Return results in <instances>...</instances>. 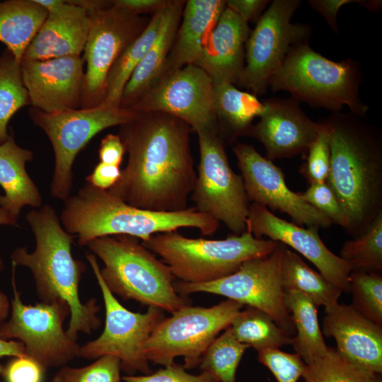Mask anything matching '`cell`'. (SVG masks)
<instances>
[{
  "mask_svg": "<svg viewBox=\"0 0 382 382\" xmlns=\"http://www.w3.org/2000/svg\"><path fill=\"white\" fill-rule=\"evenodd\" d=\"M240 342L257 352L291 345L293 337L281 328L267 313L248 307L241 310L229 326Z\"/></svg>",
  "mask_w": 382,
  "mask_h": 382,
  "instance_id": "32",
  "label": "cell"
},
{
  "mask_svg": "<svg viewBox=\"0 0 382 382\" xmlns=\"http://www.w3.org/2000/svg\"><path fill=\"white\" fill-rule=\"evenodd\" d=\"M121 370L117 357L105 355L83 367L62 366L51 382H121Z\"/></svg>",
  "mask_w": 382,
  "mask_h": 382,
  "instance_id": "38",
  "label": "cell"
},
{
  "mask_svg": "<svg viewBox=\"0 0 382 382\" xmlns=\"http://www.w3.org/2000/svg\"><path fill=\"white\" fill-rule=\"evenodd\" d=\"M25 354L22 342L14 340H6L0 338V358L4 357H19ZM4 371V366L0 364V375Z\"/></svg>",
  "mask_w": 382,
  "mask_h": 382,
  "instance_id": "49",
  "label": "cell"
},
{
  "mask_svg": "<svg viewBox=\"0 0 382 382\" xmlns=\"http://www.w3.org/2000/svg\"><path fill=\"white\" fill-rule=\"evenodd\" d=\"M46 369L26 354L14 357L5 366V382H43Z\"/></svg>",
  "mask_w": 382,
  "mask_h": 382,
  "instance_id": "43",
  "label": "cell"
},
{
  "mask_svg": "<svg viewBox=\"0 0 382 382\" xmlns=\"http://www.w3.org/2000/svg\"><path fill=\"white\" fill-rule=\"evenodd\" d=\"M226 8L224 0H189L167 58L164 73L195 64L204 45Z\"/></svg>",
  "mask_w": 382,
  "mask_h": 382,
  "instance_id": "24",
  "label": "cell"
},
{
  "mask_svg": "<svg viewBox=\"0 0 382 382\" xmlns=\"http://www.w3.org/2000/svg\"><path fill=\"white\" fill-rule=\"evenodd\" d=\"M185 1H168L160 32L126 83L120 107L131 109L162 75L180 25Z\"/></svg>",
  "mask_w": 382,
  "mask_h": 382,
  "instance_id": "25",
  "label": "cell"
},
{
  "mask_svg": "<svg viewBox=\"0 0 382 382\" xmlns=\"http://www.w3.org/2000/svg\"><path fill=\"white\" fill-rule=\"evenodd\" d=\"M120 175V166L100 162L87 176L86 180L97 188L109 190L117 182Z\"/></svg>",
  "mask_w": 382,
  "mask_h": 382,
  "instance_id": "45",
  "label": "cell"
},
{
  "mask_svg": "<svg viewBox=\"0 0 382 382\" xmlns=\"http://www.w3.org/2000/svg\"><path fill=\"white\" fill-rule=\"evenodd\" d=\"M60 220L64 230L78 238L80 245H86L97 238L116 235L145 241L155 233L183 227L195 228L202 235L211 236L219 227V221L195 207L175 212L142 209L89 183L64 200Z\"/></svg>",
  "mask_w": 382,
  "mask_h": 382,
  "instance_id": "4",
  "label": "cell"
},
{
  "mask_svg": "<svg viewBox=\"0 0 382 382\" xmlns=\"http://www.w3.org/2000/svg\"><path fill=\"white\" fill-rule=\"evenodd\" d=\"M363 81L359 64L347 59H329L314 51L308 42L293 46L269 86L274 91H285L300 102L314 108L340 112L347 106L349 112L366 118L369 105L360 97Z\"/></svg>",
  "mask_w": 382,
  "mask_h": 382,
  "instance_id": "6",
  "label": "cell"
},
{
  "mask_svg": "<svg viewBox=\"0 0 382 382\" xmlns=\"http://www.w3.org/2000/svg\"><path fill=\"white\" fill-rule=\"evenodd\" d=\"M364 119L333 112L321 120L330 148L326 183L346 215L345 231L354 238L382 213V133Z\"/></svg>",
  "mask_w": 382,
  "mask_h": 382,
  "instance_id": "2",
  "label": "cell"
},
{
  "mask_svg": "<svg viewBox=\"0 0 382 382\" xmlns=\"http://www.w3.org/2000/svg\"><path fill=\"white\" fill-rule=\"evenodd\" d=\"M323 332L333 337L336 350L347 359L376 374L382 372V326L338 302L325 308Z\"/></svg>",
  "mask_w": 382,
  "mask_h": 382,
  "instance_id": "21",
  "label": "cell"
},
{
  "mask_svg": "<svg viewBox=\"0 0 382 382\" xmlns=\"http://www.w3.org/2000/svg\"><path fill=\"white\" fill-rule=\"evenodd\" d=\"M135 112L132 119L120 125L128 161L117 182L108 190L142 209H187L197 179L190 127L164 112Z\"/></svg>",
  "mask_w": 382,
  "mask_h": 382,
  "instance_id": "1",
  "label": "cell"
},
{
  "mask_svg": "<svg viewBox=\"0 0 382 382\" xmlns=\"http://www.w3.org/2000/svg\"><path fill=\"white\" fill-rule=\"evenodd\" d=\"M127 235L95 238L86 246L103 262L100 275L109 290L125 300H134L173 313L190 305L175 289L169 267L151 251Z\"/></svg>",
  "mask_w": 382,
  "mask_h": 382,
  "instance_id": "5",
  "label": "cell"
},
{
  "mask_svg": "<svg viewBox=\"0 0 382 382\" xmlns=\"http://www.w3.org/2000/svg\"><path fill=\"white\" fill-rule=\"evenodd\" d=\"M166 4L154 13L144 30L122 51L111 67L106 81L105 97L102 104L120 107L126 83L160 32Z\"/></svg>",
  "mask_w": 382,
  "mask_h": 382,
  "instance_id": "29",
  "label": "cell"
},
{
  "mask_svg": "<svg viewBox=\"0 0 382 382\" xmlns=\"http://www.w3.org/2000/svg\"><path fill=\"white\" fill-rule=\"evenodd\" d=\"M125 153V148L119 134L106 135L98 149L100 162L117 166L121 164Z\"/></svg>",
  "mask_w": 382,
  "mask_h": 382,
  "instance_id": "44",
  "label": "cell"
},
{
  "mask_svg": "<svg viewBox=\"0 0 382 382\" xmlns=\"http://www.w3.org/2000/svg\"><path fill=\"white\" fill-rule=\"evenodd\" d=\"M314 227L303 228L286 221L272 213L267 207L257 203L249 207L246 231L255 238L262 236L288 245L311 262L329 282L349 293V278L352 269L340 256L324 244Z\"/></svg>",
  "mask_w": 382,
  "mask_h": 382,
  "instance_id": "18",
  "label": "cell"
},
{
  "mask_svg": "<svg viewBox=\"0 0 382 382\" xmlns=\"http://www.w3.org/2000/svg\"><path fill=\"white\" fill-rule=\"evenodd\" d=\"M112 2V1H111ZM89 31L84 47L86 62L81 108L103 103L109 71L122 52L144 30L147 23L136 13L110 6L86 12Z\"/></svg>",
  "mask_w": 382,
  "mask_h": 382,
  "instance_id": "15",
  "label": "cell"
},
{
  "mask_svg": "<svg viewBox=\"0 0 382 382\" xmlns=\"http://www.w3.org/2000/svg\"><path fill=\"white\" fill-rule=\"evenodd\" d=\"M84 62L80 55L22 59V79L33 108L47 113L79 109Z\"/></svg>",
  "mask_w": 382,
  "mask_h": 382,
  "instance_id": "19",
  "label": "cell"
},
{
  "mask_svg": "<svg viewBox=\"0 0 382 382\" xmlns=\"http://www.w3.org/2000/svg\"><path fill=\"white\" fill-rule=\"evenodd\" d=\"M301 4L299 0L272 1L250 31L245 45V64L238 84L253 94L265 92L271 76L293 46L308 42L311 27L291 21Z\"/></svg>",
  "mask_w": 382,
  "mask_h": 382,
  "instance_id": "14",
  "label": "cell"
},
{
  "mask_svg": "<svg viewBox=\"0 0 382 382\" xmlns=\"http://www.w3.org/2000/svg\"><path fill=\"white\" fill-rule=\"evenodd\" d=\"M257 356L260 363L271 371L277 382H297L306 367L298 354L284 352L279 348L259 351Z\"/></svg>",
  "mask_w": 382,
  "mask_h": 382,
  "instance_id": "39",
  "label": "cell"
},
{
  "mask_svg": "<svg viewBox=\"0 0 382 382\" xmlns=\"http://www.w3.org/2000/svg\"><path fill=\"white\" fill-rule=\"evenodd\" d=\"M33 157L31 151L16 143L13 134L0 144V185L5 192L0 207L17 219L25 205L42 207L39 190L25 169Z\"/></svg>",
  "mask_w": 382,
  "mask_h": 382,
  "instance_id": "26",
  "label": "cell"
},
{
  "mask_svg": "<svg viewBox=\"0 0 382 382\" xmlns=\"http://www.w3.org/2000/svg\"><path fill=\"white\" fill-rule=\"evenodd\" d=\"M263 103L260 121L245 134L262 144L270 161L306 154L322 123L309 118L292 97L271 98Z\"/></svg>",
  "mask_w": 382,
  "mask_h": 382,
  "instance_id": "20",
  "label": "cell"
},
{
  "mask_svg": "<svg viewBox=\"0 0 382 382\" xmlns=\"http://www.w3.org/2000/svg\"><path fill=\"white\" fill-rule=\"evenodd\" d=\"M309 204L345 229L347 220L345 212L335 194L326 182L310 183L304 192H299Z\"/></svg>",
  "mask_w": 382,
  "mask_h": 382,
  "instance_id": "41",
  "label": "cell"
},
{
  "mask_svg": "<svg viewBox=\"0 0 382 382\" xmlns=\"http://www.w3.org/2000/svg\"><path fill=\"white\" fill-rule=\"evenodd\" d=\"M16 267L12 263L11 314L7 322L0 323V338L19 340L25 354L46 370L64 366L78 357L80 347L63 328L65 319L70 316L69 307L64 301L24 304L16 289Z\"/></svg>",
  "mask_w": 382,
  "mask_h": 382,
  "instance_id": "13",
  "label": "cell"
},
{
  "mask_svg": "<svg viewBox=\"0 0 382 382\" xmlns=\"http://www.w3.org/2000/svg\"><path fill=\"white\" fill-rule=\"evenodd\" d=\"M29 113L33 122L45 132L53 147L55 163L51 195L64 201L70 196L73 185L72 166L79 152L98 133L127 122L136 112L100 104L91 108L54 113L32 108Z\"/></svg>",
  "mask_w": 382,
  "mask_h": 382,
  "instance_id": "9",
  "label": "cell"
},
{
  "mask_svg": "<svg viewBox=\"0 0 382 382\" xmlns=\"http://www.w3.org/2000/svg\"><path fill=\"white\" fill-rule=\"evenodd\" d=\"M17 218L13 216L8 211L0 207V225L18 226ZM4 269V262L0 257V272Z\"/></svg>",
  "mask_w": 382,
  "mask_h": 382,
  "instance_id": "50",
  "label": "cell"
},
{
  "mask_svg": "<svg viewBox=\"0 0 382 382\" xmlns=\"http://www.w3.org/2000/svg\"><path fill=\"white\" fill-rule=\"evenodd\" d=\"M352 307L382 326V275L378 272L352 271L349 278Z\"/></svg>",
  "mask_w": 382,
  "mask_h": 382,
  "instance_id": "37",
  "label": "cell"
},
{
  "mask_svg": "<svg viewBox=\"0 0 382 382\" xmlns=\"http://www.w3.org/2000/svg\"><path fill=\"white\" fill-rule=\"evenodd\" d=\"M25 218L35 238V248L33 253L25 247L16 249L11 262L30 269L41 302L68 304L70 320L66 333L76 341L79 332L91 334L98 330L101 320L97 315L100 307L96 300L83 303L79 298V285L86 267L72 255L75 237L64 230L50 205L29 211Z\"/></svg>",
  "mask_w": 382,
  "mask_h": 382,
  "instance_id": "3",
  "label": "cell"
},
{
  "mask_svg": "<svg viewBox=\"0 0 382 382\" xmlns=\"http://www.w3.org/2000/svg\"><path fill=\"white\" fill-rule=\"evenodd\" d=\"M30 104L21 63L7 49L0 54V144L8 137V124L21 108Z\"/></svg>",
  "mask_w": 382,
  "mask_h": 382,
  "instance_id": "33",
  "label": "cell"
},
{
  "mask_svg": "<svg viewBox=\"0 0 382 382\" xmlns=\"http://www.w3.org/2000/svg\"><path fill=\"white\" fill-rule=\"evenodd\" d=\"M243 307L226 299L211 307L188 305L163 318L146 343L149 361L166 366L183 357L186 369L198 366L207 349L219 332L230 326Z\"/></svg>",
  "mask_w": 382,
  "mask_h": 382,
  "instance_id": "8",
  "label": "cell"
},
{
  "mask_svg": "<svg viewBox=\"0 0 382 382\" xmlns=\"http://www.w3.org/2000/svg\"><path fill=\"white\" fill-rule=\"evenodd\" d=\"M131 109L170 115L197 133L219 132L213 81L195 64L162 74Z\"/></svg>",
  "mask_w": 382,
  "mask_h": 382,
  "instance_id": "16",
  "label": "cell"
},
{
  "mask_svg": "<svg viewBox=\"0 0 382 382\" xmlns=\"http://www.w3.org/2000/svg\"><path fill=\"white\" fill-rule=\"evenodd\" d=\"M358 0H309L310 6L321 14L332 31L337 33V16L340 8L347 4L359 3Z\"/></svg>",
  "mask_w": 382,
  "mask_h": 382,
  "instance_id": "46",
  "label": "cell"
},
{
  "mask_svg": "<svg viewBox=\"0 0 382 382\" xmlns=\"http://www.w3.org/2000/svg\"><path fill=\"white\" fill-rule=\"evenodd\" d=\"M248 348L237 340L228 327L209 346L198 366L219 382H236L238 366Z\"/></svg>",
  "mask_w": 382,
  "mask_h": 382,
  "instance_id": "36",
  "label": "cell"
},
{
  "mask_svg": "<svg viewBox=\"0 0 382 382\" xmlns=\"http://www.w3.org/2000/svg\"><path fill=\"white\" fill-rule=\"evenodd\" d=\"M286 247L279 243L269 256L247 260L233 274L215 281L200 284L176 282L175 291L185 296L197 292L220 295L259 309L292 336L295 328L286 306L281 281V262Z\"/></svg>",
  "mask_w": 382,
  "mask_h": 382,
  "instance_id": "11",
  "label": "cell"
},
{
  "mask_svg": "<svg viewBox=\"0 0 382 382\" xmlns=\"http://www.w3.org/2000/svg\"><path fill=\"white\" fill-rule=\"evenodd\" d=\"M305 382H381L376 374L329 347L327 353L306 364L302 376Z\"/></svg>",
  "mask_w": 382,
  "mask_h": 382,
  "instance_id": "34",
  "label": "cell"
},
{
  "mask_svg": "<svg viewBox=\"0 0 382 382\" xmlns=\"http://www.w3.org/2000/svg\"><path fill=\"white\" fill-rule=\"evenodd\" d=\"M141 243L159 255L180 282L200 284L231 274L247 260L269 256L279 242L247 231L220 240L190 238L176 231L155 233Z\"/></svg>",
  "mask_w": 382,
  "mask_h": 382,
  "instance_id": "7",
  "label": "cell"
},
{
  "mask_svg": "<svg viewBox=\"0 0 382 382\" xmlns=\"http://www.w3.org/2000/svg\"><path fill=\"white\" fill-rule=\"evenodd\" d=\"M197 134L199 163L190 195L194 207L224 223L235 235H240L246 231L250 207L243 178L230 167L218 132Z\"/></svg>",
  "mask_w": 382,
  "mask_h": 382,
  "instance_id": "12",
  "label": "cell"
},
{
  "mask_svg": "<svg viewBox=\"0 0 382 382\" xmlns=\"http://www.w3.org/2000/svg\"><path fill=\"white\" fill-rule=\"evenodd\" d=\"M241 172L249 202L289 215L293 223L316 228L330 226L331 220L291 190L284 174L272 161L263 157L247 144L233 149Z\"/></svg>",
  "mask_w": 382,
  "mask_h": 382,
  "instance_id": "17",
  "label": "cell"
},
{
  "mask_svg": "<svg viewBox=\"0 0 382 382\" xmlns=\"http://www.w3.org/2000/svg\"><path fill=\"white\" fill-rule=\"evenodd\" d=\"M250 33L248 23L226 6L195 65L209 76L213 83H238Z\"/></svg>",
  "mask_w": 382,
  "mask_h": 382,
  "instance_id": "22",
  "label": "cell"
},
{
  "mask_svg": "<svg viewBox=\"0 0 382 382\" xmlns=\"http://www.w3.org/2000/svg\"><path fill=\"white\" fill-rule=\"evenodd\" d=\"M322 127L306 154V163L301 169L309 183L326 182L330 166V148L328 131Z\"/></svg>",
  "mask_w": 382,
  "mask_h": 382,
  "instance_id": "40",
  "label": "cell"
},
{
  "mask_svg": "<svg viewBox=\"0 0 382 382\" xmlns=\"http://www.w3.org/2000/svg\"><path fill=\"white\" fill-rule=\"evenodd\" d=\"M167 1L164 0H115L113 6L139 15L141 13L156 12Z\"/></svg>",
  "mask_w": 382,
  "mask_h": 382,
  "instance_id": "48",
  "label": "cell"
},
{
  "mask_svg": "<svg viewBox=\"0 0 382 382\" xmlns=\"http://www.w3.org/2000/svg\"><path fill=\"white\" fill-rule=\"evenodd\" d=\"M340 257L352 271H382V213L363 233L344 243Z\"/></svg>",
  "mask_w": 382,
  "mask_h": 382,
  "instance_id": "35",
  "label": "cell"
},
{
  "mask_svg": "<svg viewBox=\"0 0 382 382\" xmlns=\"http://www.w3.org/2000/svg\"><path fill=\"white\" fill-rule=\"evenodd\" d=\"M284 301L291 316L296 335L292 345L306 364L324 356L328 347L320 330L317 306L303 294L295 290H285Z\"/></svg>",
  "mask_w": 382,
  "mask_h": 382,
  "instance_id": "28",
  "label": "cell"
},
{
  "mask_svg": "<svg viewBox=\"0 0 382 382\" xmlns=\"http://www.w3.org/2000/svg\"><path fill=\"white\" fill-rule=\"evenodd\" d=\"M9 310V301L6 294L0 291V323L7 318Z\"/></svg>",
  "mask_w": 382,
  "mask_h": 382,
  "instance_id": "51",
  "label": "cell"
},
{
  "mask_svg": "<svg viewBox=\"0 0 382 382\" xmlns=\"http://www.w3.org/2000/svg\"><path fill=\"white\" fill-rule=\"evenodd\" d=\"M123 382H219L209 373L202 371L195 375L186 369L175 363L163 366L154 373L142 375H127L122 378Z\"/></svg>",
  "mask_w": 382,
  "mask_h": 382,
  "instance_id": "42",
  "label": "cell"
},
{
  "mask_svg": "<svg viewBox=\"0 0 382 382\" xmlns=\"http://www.w3.org/2000/svg\"><path fill=\"white\" fill-rule=\"evenodd\" d=\"M86 258L101 290L105 321L98 337L80 346L78 357L93 359L111 355L120 360L121 369L128 375L151 373L145 346L155 326L164 318L162 311L152 306L143 313L127 309L104 282L96 255L87 254Z\"/></svg>",
  "mask_w": 382,
  "mask_h": 382,
  "instance_id": "10",
  "label": "cell"
},
{
  "mask_svg": "<svg viewBox=\"0 0 382 382\" xmlns=\"http://www.w3.org/2000/svg\"><path fill=\"white\" fill-rule=\"evenodd\" d=\"M214 91L217 118L235 136L245 134L253 119L264 111V103L255 95L240 91L233 84L214 83Z\"/></svg>",
  "mask_w": 382,
  "mask_h": 382,
  "instance_id": "31",
  "label": "cell"
},
{
  "mask_svg": "<svg viewBox=\"0 0 382 382\" xmlns=\"http://www.w3.org/2000/svg\"><path fill=\"white\" fill-rule=\"evenodd\" d=\"M281 281L284 291H298L310 298L317 307L325 308L337 303L342 292L286 247L282 258Z\"/></svg>",
  "mask_w": 382,
  "mask_h": 382,
  "instance_id": "30",
  "label": "cell"
},
{
  "mask_svg": "<svg viewBox=\"0 0 382 382\" xmlns=\"http://www.w3.org/2000/svg\"><path fill=\"white\" fill-rule=\"evenodd\" d=\"M265 0H229L226 6L248 22L255 18L267 5Z\"/></svg>",
  "mask_w": 382,
  "mask_h": 382,
  "instance_id": "47",
  "label": "cell"
},
{
  "mask_svg": "<svg viewBox=\"0 0 382 382\" xmlns=\"http://www.w3.org/2000/svg\"><path fill=\"white\" fill-rule=\"evenodd\" d=\"M35 0L0 2V42L21 62L28 46L47 16Z\"/></svg>",
  "mask_w": 382,
  "mask_h": 382,
  "instance_id": "27",
  "label": "cell"
},
{
  "mask_svg": "<svg viewBox=\"0 0 382 382\" xmlns=\"http://www.w3.org/2000/svg\"><path fill=\"white\" fill-rule=\"evenodd\" d=\"M69 1L71 6L66 11L47 14L22 59L45 60L81 54L88 37L89 20L83 8Z\"/></svg>",
  "mask_w": 382,
  "mask_h": 382,
  "instance_id": "23",
  "label": "cell"
}]
</instances>
